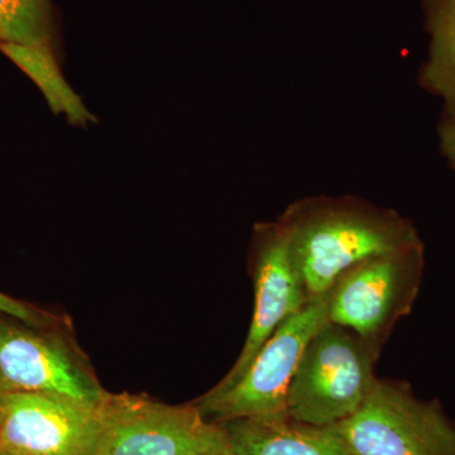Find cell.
Masks as SVG:
<instances>
[{
    "mask_svg": "<svg viewBox=\"0 0 455 455\" xmlns=\"http://www.w3.org/2000/svg\"><path fill=\"white\" fill-rule=\"evenodd\" d=\"M309 300L328 295L359 263L420 243L411 223L355 200L295 204L280 220Z\"/></svg>",
    "mask_w": 455,
    "mask_h": 455,
    "instance_id": "obj_1",
    "label": "cell"
},
{
    "mask_svg": "<svg viewBox=\"0 0 455 455\" xmlns=\"http://www.w3.org/2000/svg\"><path fill=\"white\" fill-rule=\"evenodd\" d=\"M382 347L348 328L325 322L302 350L290 383V418L334 427L355 414L376 382Z\"/></svg>",
    "mask_w": 455,
    "mask_h": 455,
    "instance_id": "obj_2",
    "label": "cell"
},
{
    "mask_svg": "<svg viewBox=\"0 0 455 455\" xmlns=\"http://www.w3.org/2000/svg\"><path fill=\"white\" fill-rule=\"evenodd\" d=\"M100 411L98 455H233L226 427L194 403L170 405L146 395L108 392Z\"/></svg>",
    "mask_w": 455,
    "mask_h": 455,
    "instance_id": "obj_3",
    "label": "cell"
},
{
    "mask_svg": "<svg viewBox=\"0 0 455 455\" xmlns=\"http://www.w3.org/2000/svg\"><path fill=\"white\" fill-rule=\"evenodd\" d=\"M331 427L353 455H455L453 421L406 383L377 379L357 411Z\"/></svg>",
    "mask_w": 455,
    "mask_h": 455,
    "instance_id": "obj_4",
    "label": "cell"
},
{
    "mask_svg": "<svg viewBox=\"0 0 455 455\" xmlns=\"http://www.w3.org/2000/svg\"><path fill=\"white\" fill-rule=\"evenodd\" d=\"M0 379L8 392L52 395L99 406L108 391L74 340L70 323L35 328L0 315Z\"/></svg>",
    "mask_w": 455,
    "mask_h": 455,
    "instance_id": "obj_5",
    "label": "cell"
},
{
    "mask_svg": "<svg viewBox=\"0 0 455 455\" xmlns=\"http://www.w3.org/2000/svg\"><path fill=\"white\" fill-rule=\"evenodd\" d=\"M424 267L423 242L359 263L329 291V322L383 347L397 323L411 313Z\"/></svg>",
    "mask_w": 455,
    "mask_h": 455,
    "instance_id": "obj_6",
    "label": "cell"
},
{
    "mask_svg": "<svg viewBox=\"0 0 455 455\" xmlns=\"http://www.w3.org/2000/svg\"><path fill=\"white\" fill-rule=\"evenodd\" d=\"M328 301L329 292L307 302L278 326L232 388L194 401L202 414L220 425L239 419L289 415L290 383L307 341L329 320Z\"/></svg>",
    "mask_w": 455,
    "mask_h": 455,
    "instance_id": "obj_7",
    "label": "cell"
},
{
    "mask_svg": "<svg viewBox=\"0 0 455 455\" xmlns=\"http://www.w3.org/2000/svg\"><path fill=\"white\" fill-rule=\"evenodd\" d=\"M100 405L9 392L2 407L0 451L7 455H98L103 434Z\"/></svg>",
    "mask_w": 455,
    "mask_h": 455,
    "instance_id": "obj_8",
    "label": "cell"
},
{
    "mask_svg": "<svg viewBox=\"0 0 455 455\" xmlns=\"http://www.w3.org/2000/svg\"><path fill=\"white\" fill-rule=\"evenodd\" d=\"M251 274L254 310L243 348L226 376L205 396H218L232 388L278 326L310 301L293 262L289 233L280 220L256 227Z\"/></svg>",
    "mask_w": 455,
    "mask_h": 455,
    "instance_id": "obj_9",
    "label": "cell"
},
{
    "mask_svg": "<svg viewBox=\"0 0 455 455\" xmlns=\"http://www.w3.org/2000/svg\"><path fill=\"white\" fill-rule=\"evenodd\" d=\"M221 425L233 455H353L333 427L301 423L289 415Z\"/></svg>",
    "mask_w": 455,
    "mask_h": 455,
    "instance_id": "obj_10",
    "label": "cell"
},
{
    "mask_svg": "<svg viewBox=\"0 0 455 455\" xmlns=\"http://www.w3.org/2000/svg\"><path fill=\"white\" fill-rule=\"evenodd\" d=\"M0 51L40 88L53 113L64 114L75 125H86L95 121L82 99L66 82L51 44L0 42Z\"/></svg>",
    "mask_w": 455,
    "mask_h": 455,
    "instance_id": "obj_11",
    "label": "cell"
},
{
    "mask_svg": "<svg viewBox=\"0 0 455 455\" xmlns=\"http://www.w3.org/2000/svg\"><path fill=\"white\" fill-rule=\"evenodd\" d=\"M431 46L424 80L455 110V0H435L431 9Z\"/></svg>",
    "mask_w": 455,
    "mask_h": 455,
    "instance_id": "obj_12",
    "label": "cell"
},
{
    "mask_svg": "<svg viewBox=\"0 0 455 455\" xmlns=\"http://www.w3.org/2000/svg\"><path fill=\"white\" fill-rule=\"evenodd\" d=\"M52 33L50 0H0V42L51 44Z\"/></svg>",
    "mask_w": 455,
    "mask_h": 455,
    "instance_id": "obj_13",
    "label": "cell"
},
{
    "mask_svg": "<svg viewBox=\"0 0 455 455\" xmlns=\"http://www.w3.org/2000/svg\"><path fill=\"white\" fill-rule=\"evenodd\" d=\"M0 315L13 317L35 328H53V326L68 324V320L62 317L17 300L3 292H0Z\"/></svg>",
    "mask_w": 455,
    "mask_h": 455,
    "instance_id": "obj_14",
    "label": "cell"
},
{
    "mask_svg": "<svg viewBox=\"0 0 455 455\" xmlns=\"http://www.w3.org/2000/svg\"><path fill=\"white\" fill-rule=\"evenodd\" d=\"M440 143L445 157L455 169V110H449L447 121L440 128Z\"/></svg>",
    "mask_w": 455,
    "mask_h": 455,
    "instance_id": "obj_15",
    "label": "cell"
},
{
    "mask_svg": "<svg viewBox=\"0 0 455 455\" xmlns=\"http://www.w3.org/2000/svg\"><path fill=\"white\" fill-rule=\"evenodd\" d=\"M9 394L7 388H5L4 383H3L2 379H0V407L3 406V403H4L5 396Z\"/></svg>",
    "mask_w": 455,
    "mask_h": 455,
    "instance_id": "obj_16",
    "label": "cell"
},
{
    "mask_svg": "<svg viewBox=\"0 0 455 455\" xmlns=\"http://www.w3.org/2000/svg\"><path fill=\"white\" fill-rule=\"evenodd\" d=\"M2 407H0V424H2V419H3V410H2Z\"/></svg>",
    "mask_w": 455,
    "mask_h": 455,
    "instance_id": "obj_17",
    "label": "cell"
},
{
    "mask_svg": "<svg viewBox=\"0 0 455 455\" xmlns=\"http://www.w3.org/2000/svg\"><path fill=\"white\" fill-rule=\"evenodd\" d=\"M0 455H7L4 453V451H0Z\"/></svg>",
    "mask_w": 455,
    "mask_h": 455,
    "instance_id": "obj_18",
    "label": "cell"
}]
</instances>
